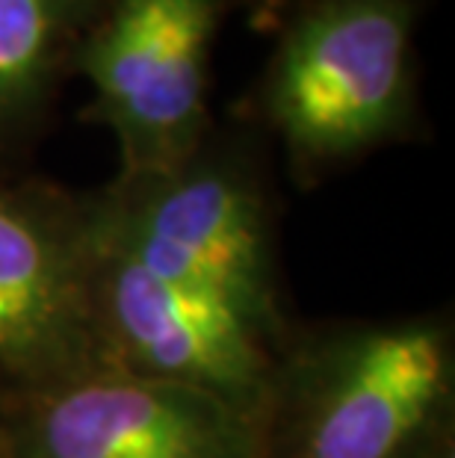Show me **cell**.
<instances>
[{"mask_svg": "<svg viewBox=\"0 0 455 458\" xmlns=\"http://www.w3.org/2000/svg\"><path fill=\"white\" fill-rule=\"evenodd\" d=\"M455 435L450 314L290 328L257 458H429Z\"/></svg>", "mask_w": 455, "mask_h": 458, "instance_id": "6da1fadb", "label": "cell"}, {"mask_svg": "<svg viewBox=\"0 0 455 458\" xmlns=\"http://www.w3.org/2000/svg\"><path fill=\"white\" fill-rule=\"evenodd\" d=\"M98 246L145 272L205 290L287 335L275 255V199L249 136L213 128L163 172L115 174L86 196Z\"/></svg>", "mask_w": 455, "mask_h": 458, "instance_id": "7a4b0ae2", "label": "cell"}, {"mask_svg": "<svg viewBox=\"0 0 455 458\" xmlns=\"http://www.w3.org/2000/svg\"><path fill=\"white\" fill-rule=\"evenodd\" d=\"M414 0H299L257 89V113L299 183H314L417 122Z\"/></svg>", "mask_w": 455, "mask_h": 458, "instance_id": "3957f363", "label": "cell"}, {"mask_svg": "<svg viewBox=\"0 0 455 458\" xmlns=\"http://www.w3.org/2000/svg\"><path fill=\"white\" fill-rule=\"evenodd\" d=\"M219 13L222 0H104L74 72L92 86L86 119L119 142V174L163 172L207 140Z\"/></svg>", "mask_w": 455, "mask_h": 458, "instance_id": "277c9868", "label": "cell"}, {"mask_svg": "<svg viewBox=\"0 0 455 458\" xmlns=\"http://www.w3.org/2000/svg\"><path fill=\"white\" fill-rule=\"evenodd\" d=\"M86 196L0 178V408L106 367Z\"/></svg>", "mask_w": 455, "mask_h": 458, "instance_id": "5b68a950", "label": "cell"}, {"mask_svg": "<svg viewBox=\"0 0 455 458\" xmlns=\"http://www.w3.org/2000/svg\"><path fill=\"white\" fill-rule=\"evenodd\" d=\"M92 305L106 367L260 414L287 335L231 301L157 278L95 242Z\"/></svg>", "mask_w": 455, "mask_h": 458, "instance_id": "8992f818", "label": "cell"}, {"mask_svg": "<svg viewBox=\"0 0 455 458\" xmlns=\"http://www.w3.org/2000/svg\"><path fill=\"white\" fill-rule=\"evenodd\" d=\"M4 458H257V417L101 367L0 408Z\"/></svg>", "mask_w": 455, "mask_h": 458, "instance_id": "52a82bcc", "label": "cell"}, {"mask_svg": "<svg viewBox=\"0 0 455 458\" xmlns=\"http://www.w3.org/2000/svg\"><path fill=\"white\" fill-rule=\"evenodd\" d=\"M104 0H0V151L42 124Z\"/></svg>", "mask_w": 455, "mask_h": 458, "instance_id": "ba28073f", "label": "cell"}, {"mask_svg": "<svg viewBox=\"0 0 455 458\" xmlns=\"http://www.w3.org/2000/svg\"><path fill=\"white\" fill-rule=\"evenodd\" d=\"M299 0H251V24L257 30H278Z\"/></svg>", "mask_w": 455, "mask_h": 458, "instance_id": "9c48e42d", "label": "cell"}, {"mask_svg": "<svg viewBox=\"0 0 455 458\" xmlns=\"http://www.w3.org/2000/svg\"><path fill=\"white\" fill-rule=\"evenodd\" d=\"M429 458H455V435L452 437H447V441H443L438 450H434Z\"/></svg>", "mask_w": 455, "mask_h": 458, "instance_id": "30bf717a", "label": "cell"}, {"mask_svg": "<svg viewBox=\"0 0 455 458\" xmlns=\"http://www.w3.org/2000/svg\"><path fill=\"white\" fill-rule=\"evenodd\" d=\"M0 458H4V453H0Z\"/></svg>", "mask_w": 455, "mask_h": 458, "instance_id": "8fae6325", "label": "cell"}]
</instances>
